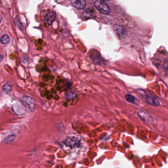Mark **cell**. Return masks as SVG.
Masks as SVG:
<instances>
[{
	"instance_id": "obj_1",
	"label": "cell",
	"mask_w": 168,
	"mask_h": 168,
	"mask_svg": "<svg viewBox=\"0 0 168 168\" xmlns=\"http://www.w3.org/2000/svg\"><path fill=\"white\" fill-rule=\"evenodd\" d=\"M89 58L93 63L99 66H104L105 61L101 56L100 53L95 49H92L89 53Z\"/></svg>"
},
{
	"instance_id": "obj_14",
	"label": "cell",
	"mask_w": 168,
	"mask_h": 168,
	"mask_svg": "<svg viewBox=\"0 0 168 168\" xmlns=\"http://www.w3.org/2000/svg\"><path fill=\"white\" fill-rule=\"evenodd\" d=\"M163 67L166 74L168 76V60H166L165 62L163 64Z\"/></svg>"
},
{
	"instance_id": "obj_5",
	"label": "cell",
	"mask_w": 168,
	"mask_h": 168,
	"mask_svg": "<svg viewBox=\"0 0 168 168\" xmlns=\"http://www.w3.org/2000/svg\"><path fill=\"white\" fill-rule=\"evenodd\" d=\"M146 101L147 104L154 107L159 106L161 104L157 97L151 95H146Z\"/></svg>"
},
{
	"instance_id": "obj_12",
	"label": "cell",
	"mask_w": 168,
	"mask_h": 168,
	"mask_svg": "<svg viewBox=\"0 0 168 168\" xmlns=\"http://www.w3.org/2000/svg\"><path fill=\"white\" fill-rule=\"evenodd\" d=\"M3 91H4L5 92H6V93H9L11 91V84L6 83V84H5L3 86Z\"/></svg>"
},
{
	"instance_id": "obj_4",
	"label": "cell",
	"mask_w": 168,
	"mask_h": 168,
	"mask_svg": "<svg viewBox=\"0 0 168 168\" xmlns=\"http://www.w3.org/2000/svg\"><path fill=\"white\" fill-rule=\"evenodd\" d=\"M72 7L78 10H82L85 8L86 2L85 0H70Z\"/></svg>"
},
{
	"instance_id": "obj_15",
	"label": "cell",
	"mask_w": 168,
	"mask_h": 168,
	"mask_svg": "<svg viewBox=\"0 0 168 168\" xmlns=\"http://www.w3.org/2000/svg\"><path fill=\"white\" fill-rule=\"evenodd\" d=\"M15 23L16 26L18 27L19 28H20L21 30H22L23 26L21 25V23L20 22V21L18 20V19L17 18V17H16L15 20Z\"/></svg>"
},
{
	"instance_id": "obj_8",
	"label": "cell",
	"mask_w": 168,
	"mask_h": 168,
	"mask_svg": "<svg viewBox=\"0 0 168 168\" xmlns=\"http://www.w3.org/2000/svg\"><path fill=\"white\" fill-rule=\"evenodd\" d=\"M114 29L115 32L121 37H124L126 34V31L125 30L124 27L119 25H115L114 26Z\"/></svg>"
},
{
	"instance_id": "obj_9",
	"label": "cell",
	"mask_w": 168,
	"mask_h": 168,
	"mask_svg": "<svg viewBox=\"0 0 168 168\" xmlns=\"http://www.w3.org/2000/svg\"><path fill=\"white\" fill-rule=\"evenodd\" d=\"M66 142L68 144V146H72L73 147L77 146V144H78V143H79L77 139L76 138H74V137L68 138L66 141Z\"/></svg>"
},
{
	"instance_id": "obj_17",
	"label": "cell",
	"mask_w": 168,
	"mask_h": 168,
	"mask_svg": "<svg viewBox=\"0 0 168 168\" xmlns=\"http://www.w3.org/2000/svg\"><path fill=\"white\" fill-rule=\"evenodd\" d=\"M3 58H4L3 56L0 54V62H1L2 60H3Z\"/></svg>"
},
{
	"instance_id": "obj_10",
	"label": "cell",
	"mask_w": 168,
	"mask_h": 168,
	"mask_svg": "<svg viewBox=\"0 0 168 168\" xmlns=\"http://www.w3.org/2000/svg\"><path fill=\"white\" fill-rule=\"evenodd\" d=\"M16 138V135L15 134H12V135H10L7 137L5 139L4 142L5 144H9L12 143L13 141L15 140Z\"/></svg>"
},
{
	"instance_id": "obj_16",
	"label": "cell",
	"mask_w": 168,
	"mask_h": 168,
	"mask_svg": "<svg viewBox=\"0 0 168 168\" xmlns=\"http://www.w3.org/2000/svg\"><path fill=\"white\" fill-rule=\"evenodd\" d=\"M66 96L68 99H73L76 97V95L73 93H69Z\"/></svg>"
},
{
	"instance_id": "obj_6",
	"label": "cell",
	"mask_w": 168,
	"mask_h": 168,
	"mask_svg": "<svg viewBox=\"0 0 168 168\" xmlns=\"http://www.w3.org/2000/svg\"><path fill=\"white\" fill-rule=\"evenodd\" d=\"M138 116L143 121L147 122H151L153 121V118L147 112L144 111H140L138 113Z\"/></svg>"
},
{
	"instance_id": "obj_3",
	"label": "cell",
	"mask_w": 168,
	"mask_h": 168,
	"mask_svg": "<svg viewBox=\"0 0 168 168\" xmlns=\"http://www.w3.org/2000/svg\"><path fill=\"white\" fill-rule=\"evenodd\" d=\"M22 99L24 102L28 105L29 110H30L31 112H34L36 109V104L34 99L30 96H26V95L23 96Z\"/></svg>"
},
{
	"instance_id": "obj_2",
	"label": "cell",
	"mask_w": 168,
	"mask_h": 168,
	"mask_svg": "<svg viewBox=\"0 0 168 168\" xmlns=\"http://www.w3.org/2000/svg\"><path fill=\"white\" fill-rule=\"evenodd\" d=\"M94 5L96 9L101 13L105 15L110 13V7L104 0H95Z\"/></svg>"
},
{
	"instance_id": "obj_11",
	"label": "cell",
	"mask_w": 168,
	"mask_h": 168,
	"mask_svg": "<svg viewBox=\"0 0 168 168\" xmlns=\"http://www.w3.org/2000/svg\"><path fill=\"white\" fill-rule=\"evenodd\" d=\"M10 41V38L7 34L4 35L1 38V42L3 44H7Z\"/></svg>"
},
{
	"instance_id": "obj_7",
	"label": "cell",
	"mask_w": 168,
	"mask_h": 168,
	"mask_svg": "<svg viewBox=\"0 0 168 168\" xmlns=\"http://www.w3.org/2000/svg\"><path fill=\"white\" fill-rule=\"evenodd\" d=\"M56 13L54 11H50L46 15L44 18V22L46 24L51 25L55 19Z\"/></svg>"
},
{
	"instance_id": "obj_18",
	"label": "cell",
	"mask_w": 168,
	"mask_h": 168,
	"mask_svg": "<svg viewBox=\"0 0 168 168\" xmlns=\"http://www.w3.org/2000/svg\"><path fill=\"white\" fill-rule=\"evenodd\" d=\"M2 21V17L1 15H0V23H1Z\"/></svg>"
},
{
	"instance_id": "obj_13",
	"label": "cell",
	"mask_w": 168,
	"mask_h": 168,
	"mask_svg": "<svg viewBox=\"0 0 168 168\" xmlns=\"http://www.w3.org/2000/svg\"><path fill=\"white\" fill-rule=\"evenodd\" d=\"M125 99L129 103H133L135 101V97L133 96L132 95H130V94H128V95H126Z\"/></svg>"
},
{
	"instance_id": "obj_19",
	"label": "cell",
	"mask_w": 168,
	"mask_h": 168,
	"mask_svg": "<svg viewBox=\"0 0 168 168\" xmlns=\"http://www.w3.org/2000/svg\"><path fill=\"white\" fill-rule=\"evenodd\" d=\"M107 1H110V0H107Z\"/></svg>"
}]
</instances>
